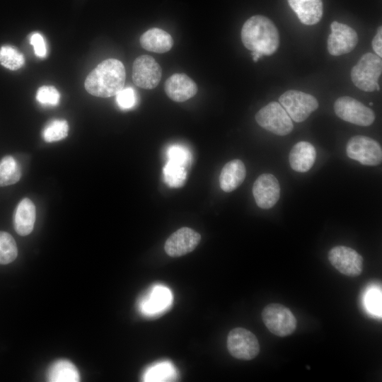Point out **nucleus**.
Here are the masks:
<instances>
[{
    "instance_id": "obj_14",
    "label": "nucleus",
    "mask_w": 382,
    "mask_h": 382,
    "mask_svg": "<svg viewBox=\"0 0 382 382\" xmlns=\"http://www.w3.org/2000/svg\"><path fill=\"white\" fill-rule=\"evenodd\" d=\"M253 195L260 208H272L280 197V186L277 179L270 173L260 175L253 184Z\"/></svg>"
},
{
    "instance_id": "obj_4",
    "label": "nucleus",
    "mask_w": 382,
    "mask_h": 382,
    "mask_svg": "<svg viewBox=\"0 0 382 382\" xmlns=\"http://www.w3.org/2000/svg\"><path fill=\"white\" fill-rule=\"evenodd\" d=\"M255 118L260 127L277 135L285 136L294 129L292 120L280 103L276 101L262 107Z\"/></svg>"
},
{
    "instance_id": "obj_34",
    "label": "nucleus",
    "mask_w": 382,
    "mask_h": 382,
    "mask_svg": "<svg viewBox=\"0 0 382 382\" xmlns=\"http://www.w3.org/2000/svg\"><path fill=\"white\" fill-rule=\"evenodd\" d=\"M372 47L376 54L381 57L382 56V28H378L377 32L372 40Z\"/></svg>"
},
{
    "instance_id": "obj_15",
    "label": "nucleus",
    "mask_w": 382,
    "mask_h": 382,
    "mask_svg": "<svg viewBox=\"0 0 382 382\" xmlns=\"http://www.w3.org/2000/svg\"><path fill=\"white\" fill-rule=\"evenodd\" d=\"M164 90L172 100L184 102L192 98L197 92V86L187 75L176 73L168 78Z\"/></svg>"
},
{
    "instance_id": "obj_21",
    "label": "nucleus",
    "mask_w": 382,
    "mask_h": 382,
    "mask_svg": "<svg viewBox=\"0 0 382 382\" xmlns=\"http://www.w3.org/2000/svg\"><path fill=\"white\" fill-rule=\"evenodd\" d=\"M80 378L76 367L66 359L54 361L47 371V379L51 382H77Z\"/></svg>"
},
{
    "instance_id": "obj_6",
    "label": "nucleus",
    "mask_w": 382,
    "mask_h": 382,
    "mask_svg": "<svg viewBox=\"0 0 382 382\" xmlns=\"http://www.w3.org/2000/svg\"><path fill=\"white\" fill-rule=\"evenodd\" d=\"M262 319L267 328L274 335L286 337L296 328V319L292 312L279 303H270L262 311Z\"/></svg>"
},
{
    "instance_id": "obj_13",
    "label": "nucleus",
    "mask_w": 382,
    "mask_h": 382,
    "mask_svg": "<svg viewBox=\"0 0 382 382\" xmlns=\"http://www.w3.org/2000/svg\"><path fill=\"white\" fill-rule=\"evenodd\" d=\"M201 235L188 227H182L173 233L166 240L164 250L173 257L185 255L198 245Z\"/></svg>"
},
{
    "instance_id": "obj_9",
    "label": "nucleus",
    "mask_w": 382,
    "mask_h": 382,
    "mask_svg": "<svg viewBox=\"0 0 382 382\" xmlns=\"http://www.w3.org/2000/svg\"><path fill=\"white\" fill-rule=\"evenodd\" d=\"M334 110L340 119L359 126L368 127L375 120L371 108L349 96L338 98L334 103Z\"/></svg>"
},
{
    "instance_id": "obj_30",
    "label": "nucleus",
    "mask_w": 382,
    "mask_h": 382,
    "mask_svg": "<svg viewBox=\"0 0 382 382\" xmlns=\"http://www.w3.org/2000/svg\"><path fill=\"white\" fill-rule=\"evenodd\" d=\"M364 303L367 311L376 316H381V290L370 288L365 296Z\"/></svg>"
},
{
    "instance_id": "obj_19",
    "label": "nucleus",
    "mask_w": 382,
    "mask_h": 382,
    "mask_svg": "<svg viewBox=\"0 0 382 382\" xmlns=\"http://www.w3.org/2000/svg\"><path fill=\"white\" fill-rule=\"evenodd\" d=\"M36 211L33 202L28 198L23 199L18 203L13 216L16 233L22 236L30 234L33 229Z\"/></svg>"
},
{
    "instance_id": "obj_12",
    "label": "nucleus",
    "mask_w": 382,
    "mask_h": 382,
    "mask_svg": "<svg viewBox=\"0 0 382 382\" xmlns=\"http://www.w3.org/2000/svg\"><path fill=\"white\" fill-rule=\"evenodd\" d=\"M331 32L328 37V51L333 56L347 54L353 50L357 42L358 35L355 30L346 24L333 21Z\"/></svg>"
},
{
    "instance_id": "obj_27",
    "label": "nucleus",
    "mask_w": 382,
    "mask_h": 382,
    "mask_svg": "<svg viewBox=\"0 0 382 382\" xmlns=\"http://www.w3.org/2000/svg\"><path fill=\"white\" fill-rule=\"evenodd\" d=\"M68 131L69 125L66 120H54L45 127L42 137L47 142L57 141L66 137Z\"/></svg>"
},
{
    "instance_id": "obj_2",
    "label": "nucleus",
    "mask_w": 382,
    "mask_h": 382,
    "mask_svg": "<svg viewBox=\"0 0 382 382\" xmlns=\"http://www.w3.org/2000/svg\"><path fill=\"white\" fill-rule=\"evenodd\" d=\"M125 76L123 64L116 59H108L100 62L87 76L84 86L94 96L109 98L124 88Z\"/></svg>"
},
{
    "instance_id": "obj_23",
    "label": "nucleus",
    "mask_w": 382,
    "mask_h": 382,
    "mask_svg": "<svg viewBox=\"0 0 382 382\" xmlns=\"http://www.w3.org/2000/svg\"><path fill=\"white\" fill-rule=\"evenodd\" d=\"M21 177V169L16 160L6 156L0 161V187L15 184Z\"/></svg>"
},
{
    "instance_id": "obj_1",
    "label": "nucleus",
    "mask_w": 382,
    "mask_h": 382,
    "mask_svg": "<svg viewBox=\"0 0 382 382\" xmlns=\"http://www.w3.org/2000/svg\"><path fill=\"white\" fill-rule=\"evenodd\" d=\"M241 35L243 45L252 52L255 62L264 55L274 53L279 45L277 27L270 19L262 15L249 18L242 27Z\"/></svg>"
},
{
    "instance_id": "obj_7",
    "label": "nucleus",
    "mask_w": 382,
    "mask_h": 382,
    "mask_svg": "<svg viewBox=\"0 0 382 382\" xmlns=\"http://www.w3.org/2000/svg\"><path fill=\"white\" fill-rule=\"evenodd\" d=\"M347 156L364 166H377L382 161L381 146L376 140L364 135L351 137L346 146Z\"/></svg>"
},
{
    "instance_id": "obj_8",
    "label": "nucleus",
    "mask_w": 382,
    "mask_h": 382,
    "mask_svg": "<svg viewBox=\"0 0 382 382\" xmlns=\"http://www.w3.org/2000/svg\"><path fill=\"white\" fill-rule=\"evenodd\" d=\"M226 346L230 354L241 360H251L260 352L257 338L243 328H236L228 332Z\"/></svg>"
},
{
    "instance_id": "obj_18",
    "label": "nucleus",
    "mask_w": 382,
    "mask_h": 382,
    "mask_svg": "<svg viewBox=\"0 0 382 382\" xmlns=\"http://www.w3.org/2000/svg\"><path fill=\"white\" fill-rule=\"evenodd\" d=\"M246 175V169L243 162L239 159H233L226 163L219 175L221 189L230 192L239 187Z\"/></svg>"
},
{
    "instance_id": "obj_32",
    "label": "nucleus",
    "mask_w": 382,
    "mask_h": 382,
    "mask_svg": "<svg viewBox=\"0 0 382 382\" xmlns=\"http://www.w3.org/2000/svg\"><path fill=\"white\" fill-rule=\"evenodd\" d=\"M172 367L167 363L158 364L149 370L145 375L146 381H166L173 374Z\"/></svg>"
},
{
    "instance_id": "obj_5",
    "label": "nucleus",
    "mask_w": 382,
    "mask_h": 382,
    "mask_svg": "<svg viewBox=\"0 0 382 382\" xmlns=\"http://www.w3.org/2000/svg\"><path fill=\"white\" fill-rule=\"evenodd\" d=\"M279 102L296 122H303L318 108L313 96L297 90L286 91L280 96Z\"/></svg>"
},
{
    "instance_id": "obj_33",
    "label": "nucleus",
    "mask_w": 382,
    "mask_h": 382,
    "mask_svg": "<svg viewBox=\"0 0 382 382\" xmlns=\"http://www.w3.org/2000/svg\"><path fill=\"white\" fill-rule=\"evenodd\" d=\"M30 42L34 48L35 54L40 58L47 55V46L43 36L38 33H33L30 37Z\"/></svg>"
},
{
    "instance_id": "obj_22",
    "label": "nucleus",
    "mask_w": 382,
    "mask_h": 382,
    "mask_svg": "<svg viewBox=\"0 0 382 382\" xmlns=\"http://www.w3.org/2000/svg\"><path fill=\"white\" fill-rule=\"evenodd\" d=\"M170 301V293L165 287H155L151 295L144 299L141 304V309L145 313L159 312L164 309Z\"/></svg>"
},
{
    "instance_id": "obj_16",
    "label": "nucleus",
    "mask_w": 382,
    "mask_h": 382,
    "mask_svg": "<svg viewBox=\"0 0 382 382\" xmlns=\"http://www.w3.org/2000/svg\"><path fill=\"white\" fill-rule=\"evenodd\" d=\"M316 158L315 147L309 142L301 141L291 148L289 161L291 168L299 173L308 171L313 166Z\"/></svg>"
},
{
    "instance_id": "obj_26",
    "label": "nucleus",
    "mask_w": 382,
    "mask_h": 382,
    "mask_svg": "<svg viewBox=\"0 0 382 382\" xmlns=\"http://www.w3.org/2000/svg\"><path fill=\"white\" fill-rule=\"evenodd\" d=\"M18 255V248L13 236L7 232L0 231V265L11 263Z\"/></svg>"
},
{
    "instance_id": "obj_20",
    "label": "nucleus",
    "mask_w": 382,
    "mask_h": 382,
    "mask_svg": "<svg viewBox=\"0 0 382 382\" xmlns=\"http://www.w3.org/2000/svg\"><path fill=\"white\" fill-rule=\"evenodd\" d=\"M139 42L144 50L156 53L167 52L173 45L171 35L158 28H153L144 32L141 35Z\"/></svg>"
},
{
    "instance_id": "obj_17",
    "label": "nucleus",
    "mask_w": 382,
    "mask_h": 382,
    "mask_svg": "<svg viewBox=\"0 0 382 382\" xmlns=\"http://www.w3.org/2000/svg\"><path fill=\"white\" fill-rule=\"evenodd\" d=\"M299 21L307 25L318 23L323 13L322 0H287Z\"/></svg>"
},
{
    "instance_id": "obj_24",
    "label": "nucleus",
    "mask_w": 382,
    "mask_h": 382,
    "mask_svg": "<svg viewBox=\"0 0 382 382\" xmlns=\"http://www.w3.org/2000/svg\"><path fill=\"white\" fill-rule=\"evenodd\" d=\"M163 177L164 182L170 187H181L186 182L187 168L180 164L168 161L163 168Z\"/></svg>"
},
{
    "instance_id": "obj_28",
    "label": "nucleus",
    "mask_w": 382,
    "mask_h": 382,
    "mask_svg": "<svg viewBox=\"0 0 382 382\" xmlns=\"http://www.w3.org/2000/svg\"><path fill=\"white\" fill-rule=\"evenodd\" d=\"M168 161L180 164L186 168L192 163V154L185 146L180 144L171 145L167 150Z\"/></svg>"
},
{
    "instance_id": "obj_3",
    "label": "nucleus",
    "mask_w": 382,
    "mask_h": 382,
    "mask_svg": "<svg viewBox=\"0 0 382 382\" xmlns=\"http://www.w3.org/2000/svg\"><path fill=\"white\" fill-rule=\"evenodd\" d=\"M382 72L381 57L367 52L351 70V79L358 88L366 92L379 91L378 79Z\"/></svg>"
},
{
    "instance_id": "obj_31",
    "label": "nucleus",
    "mask_w": 382,
    "mask_h": 382,
    "mask_svg": "<svg viewBox=\"0 0 382 382\" xmlns=\"http://www.w3.org/2000/svg\"><path fill=\"white\" fill-rule=\"evenodd\" d=\"M115 96L117 104L122 110L131 109L137 104V94L131 87L123 88Z\"/></svg>"
},
{
    "instance_id": "obj_35",
    "label": "nucleus",
    "mask_w": 382,
    "mask_h": 382,
    "mask_svg": "<svg viewBox=\"0 0 382 382\" xmlns=\"http://www.w3.org/2000/svg\"><path fill=\"white\" fill-rule=\"evenodd\" d=\"M369 104H370V105H373V103H370Z\"/></svg>"
},
{
    "instance_id": "obj_25",
    "label": "nucleus",
    "mask_w": 382,
    "mask_h": 382,
    "mask_svg": "<svg viewBox=\"0 0 382 382\" xmlns=\"http://www.w3.org/2000/svg\"><path fill=\"white\" fill-rule=\"evenodd\" d=\"M25 63V58L15 47L4 45L0 48V64L10 70H17Z\"/></svg>"
},
{
    "instance_id": "obj_11",
    "label": "nucleus",
    "mask_w": 382,
    "mask_h": 382,
    "mask_svg": "<svg viewBox=\"0 0 382 382\" xmlns=\"http://www.w3.org/2000/svg\"><path fill=\"white\" fill-rule=\"evenodd\" d=\"M328 257L331 265L345 275L357 277L363 270L362 256L349 247L335 246L330 250Z\"/></svg>"
},
{
    "instance_id": "obj_10",
    "label": "nucleus",
    "mask_w": 382,
    "mask_h": 382,
    "mask_svg": "<svg viewBox=\"0 0 382 382\" xmlns=\"http://www.w3.org/2000/svg\"><path fill=\"white\" fill-rule=\"evenodd\" d=\"M162 76V70L158 63L149 55H141L136 58L132 66V80L141 88H156Z\"/></svg>"
},
{
    "instance_id": "obj_29",
    "label": "nucleus",
    "mask_w": 382,
    "mask_h": 382,
    "mask_svg": "<svg viewBox=\"0 0 382 382\" xmlns=\"http://www.w3.org/2000/svg\"><path fill=\"white\" fill-rule=\"evenodd\" d=\"M36 99L43 105L55 106L59 103L60 94L54 87L43 86L38 88Z\"/></svg>"
}]
</instances>
